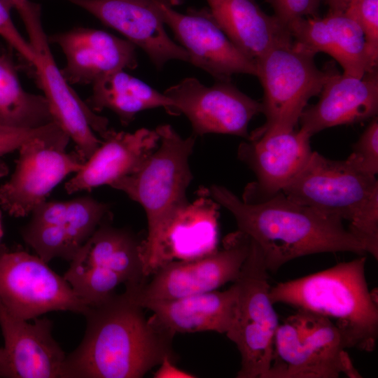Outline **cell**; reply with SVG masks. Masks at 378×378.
I'll list each match as a JSON object with an SVG mask.
<instances>
[{"label": "cell", "instance_id": "obj_1", "mask_svg": "<svg viewBox=\"0 0 378 378\" xmlns=\"http://www.w3.org/2000/svg\"><path fill=\"white\" fill-rule=\"evenodd\" d=\"M126 293L89 307L84 337L66 356L62 378H140L167 357L174 335L146 318Z\"/></svg>", "mask_w": 378, "mask_h": 378}, {"label": "cell", "instance_id": "obj_2", "mask_svg": "<svg viewBox=\"0 0 378 378\" xmlns=\"http://www.w3.org/2000/svg\"><path fill=\"white\" fill-rule=\"evenodd\" d=\"M204 190L232 214L238 230L258 247L268 272H276L290 260L310 254L366 253L342 219L296 203L282 192L246 202L222 186Z\"/></svg>", "mask_w": 378, "mask_h": 378}, {"label": "cell", "instance_id": "obj_3", "mask_svg": "<svg viewBox=\"0 0 378 378\" xmlns=\"http://www.w3.org/2000/svg\"><path fill=\"white\" fill-rule=\"evenodd\" d=\"M360 256L325 270L271 287L273 304L282 303L330 320L348 348L372 351L378 337V304Z\"/></svg>", "mask_w": 378, "mask_h": 378}, {"label": "cell", "instance_id": "obj_4", "mask_svg": "<svg viewBox=\"0 0 378 378\" xmlns=\"http://www.w3.org/2000/svg\"><path fill=\"white\" fill-rule=\"evenodd\" d=\"M155 130L160 136L156 149L136 171L110 186L139 203L146 213L148 232L141 251L143 272L169 224L188 204L186 191L193 179L189 159L196 136L183 138L167 124Z\"/></svg>", "mask_w": 378, "mask_h": 378}, {"label": "cell", "instance_id": "obj_5", "mask_svg": "<svg viewBox=\"0 0 378 378\" xmlns=\"http://www.w3.org/2000/svg\"><path fill=\"white\" fill-rule=\"evenodd\" d=\"M314 55L294 41L275 47L255 60L262 90V126L248 139L262 134L294 130L309 100L318 96L335 69L328 64L319 69Z\"/></svg>", "mask_w": 378, "mask_h": 378}, {"label": "cell", "instance_id": "obj_6", "mask_svg": "<svg viewBox=\"0 0 378 378\" xmlns=\"http://www.w3.org/2000/svg\"><path fill=\"white\" fill-rule=\"evenodd\" d=\"M344 338L328 318L303 311L277 328L266 378H360Z\"/></svg>", "mask_w": 378, "mask_h": 378}, {"label": "cell", "instance_id": "obj_7", "mask_svg": "<svg viewBox=\"0 0 378 378\" xmlns=\"http://www.w3.org/2000/svg\"><path fill=\"white\" fill-rule=\"evenodd\" d=\"M105 219L70 261L63 276L88 306L103 302L120 284L137 287L146 281L141 251L143 240Z\"/></svg>", "mask_w": 378, "mask_h": 378}, {"label": "cell", "instance_id": "obj_8", "mask_svg": "<svg viewBox=\"0 0 378 378\" xmlns=\"http://www.w3.org/2000/svg\"><path fill=\"white\" fill-rule=\"evenodd\" d=\"M249 253L234 281L238 312L226 336L241 356L238 378H266L270 368L279 318L270 296L268 271L258 247L250 239Z\"/></svg>", "mask_w": 378, "mask_h": 378}, {"label": "cell", "instance_id": "obj_9", "mask_svg": "<svg viewBox=\"0 0 378 378\" xmlns=\"http://www.w3.org/2000/svg\"><path fill=\"white\" fill-rule=\"evenodd\" d=\"M0 301L14 316L29 321L52 311L85 315L89 309L41 258L4 245L0 246Z\"/></svg>", "mask_w": 378, "mask_h": 378}, {"label": "cell", "instance_id": "obj_10", "mask_svg": "<svg viewBox=\"0 0 378 378\" xmlns=\"http://www.w3.org/2000/svg\"><path fill=\"white\" fill-rule=\"evenodd\" d=\"M250 239L237 230L227 234L221 249L195 259L170 262L149 281L125 293L135 302L171 300L217 290L238 277L249 253Z\"/></svg>", "mask_w": 378, "mask_h": 378}, {"label": "cell", "instance_id": "obj_11", "mask_svg": "<svg viewBox=\"0 0 378 378\" xmlns=\"http://www.w3.org/2000/svg\"><path fill=\"white\" fill-rule=\"evenodd\" d=\"M377 192L376 176L357 171L346 160H330L316 151L282 190L290 200L349 223Z\"/></svg>", "mask_w": 378, "mask_h": 378}, {"label": "cell", "instance_id": "obj_12", "mask_svg": "<svg viewBox=\"0 0 378 378\" xmlns=\"http://www.w3.org/2000/svg\"><path fill=\"white\" fill-rule=\"evenodd\" d=\"M164 94L173 103L172 115L183 114L195 136L223 134L249 139L248 125L261 113V102L250 97L230 80H216L211 86L195 78H186Z\"/></svg>", "mask_w": 378, "mask_h": 378}, {"label": "cell", "instance_id": "obj_13", "mask_svg": "<svg viewBox=\"0 0 378 378\" xmlns=\"http://www.w3.org/2000/svg\"><path fill=\"white\" fill-rule=\"evenodd\" d=\"M110 208L91 196L46 200L32 211L21 234L46 262L55 258L71 261L98 226L111 216Z\"/></svg>", "mask_w": 378, "mask_h": 378}, {"label": "cell", "instance_id": "obj_14", "mask_svg": "<svg viewBox=\"0 0 378 378\" xmlns=\"http://www.w3.org/2000/svg\"><path fill=\"white\" fill-rule=\"evenodd\" d=\"M68 142L35 139L23 144L10 178L0 186V205L9 215L24 217L46 200L64 178L78 172L84 161Z\"/></svg>", "mask_w": 378, "mask_h": 378}, {"label": "cell", "instance_id": "obj_15", "mask_svg": "<svg viewBox=\"0 0 378 378\" xmlns=\"http://www.w3.org/2000/svg\"><path fill=\"white\" fill-rule=\"evenodd\" d=\"M164 24L188 55V62L216 80H230L234 74L256 76L255 62L242 53L215 22L209 12L182 13L165 0H155Z\"/></svg>", "mask_w": 378, "mask_h": 378}, {"label": "cell", "instance_id": "obj_16", "mask_svg": "<svg viewBox=\"0 0 378 378\" xmlns=\"http://www.w3.org/2000/svg\"><path fill=\"white\" fill-rule=\"evenodd\" d=\"M48 36L31 44L36 55L32 66L55 121L69 135L76 152L85 162L100 145L108 120L93 111L70 87L50 50Z\"/></svg>", "mask_w": 378, "mask_h": 378}, {"label": "cell", "instance_id": "obj_17", "mask_svg": "<svg viewBox=\"0 0 378 378\" xmlns=\"http://www.w3.org/2000/svg\"><path fill=\"white\" fill-rule=\"evenodd\" d=\"M310 138L300 130H293L265 133L241 143L238 158L256 176L246 186L241 200L257 202L282 192L307 163L312 153Z\"/></svg>", "mask_w": 378, "mask_h": 378}, {"label": "cell", "instance_id": "obj_18", "mask_svg": "<svg viewBox=\"0 0 378 378\" xmlns=\"http://www.w3.org/2000/svg\"><path fill=\"white\" fill-rule=\"evenodd\" d=\"M29 320L12 314L0 301V377L62 378L66 354L52 336L48 318Z\"/></svg>", "mask_w": 378, "mask_h": 378}, {"label": "cell", "instance_id": "obj_19", "mask_svg": "<svg viewBox=\"0 0 378 378\" xmlns=\"http://www.w3.org/2000/svg\"><path fill=\"white\" fill-rule=\"evenodd\" d=\"M90 13L141 48L158 68L188 62L186 51L167 34L155 0H66Z\"/></svg>", "mask_w": 378, "mask_h": 378}, {"label": "cell", "instance_id": "obj_20", "mask_svg": "<svg viewBox=\"0 0 378 378\" xmlns=\"http://www.w3.org/2000/svg\"><path fill=\"white\" fill-rule=\"evenodd\" d=\"M48 38L65 55L66 66L60 70L69 84H92L111 72L138 65L133 43L101 29L75 27Z\"/></svg>", "mask_w": 378, "mask_h": 378}, {"label": "cell", "instance_id": "obj_21", "mask_svg": "<svg viewBox=\"0 0 378 378\" xmlns=\"http://www.w3.org/2000/svg\"><path fill=\"white\" fill-rule=\"evenodd\" d=\"M288 28L295 43L314 55H329L345 75L361 78L377 68L378 57L370 50L362 30L344 13L300 18Z\"/></svg>", "mask_w": 378, "mask_h": 378}, {"label": "cell", "instance_id": "obj_22", "mask_svg": "<svg viewBox=\"0 0 378 378\" xmlns=\"http://www.w3.org/2000/svg\"><path fill=\"white\" fill-rule=\"evenodd\" d=\"M318 95V101L307 106L299 120L300 130L310 137L329 127L372 119L378 112L377 68L361 78L335 69Z\"/></svg>", "mask_w": 378, "mask_h": 378}, {"label": "cell", "instance_id": "obj_23", "mask_svg": "<svg viewBox=\"0 0 378 378\" xmlns=\"http://www.w3.org/2000/svg\"><path fill=\"white\" fill-rule=\"evenodd\" d=\"M102 142L74 177L66 182L69 194L111 186L128 176L156 149L160 136L156 130L140 128L133 132L108 129Z\"/></svg>", "mask_w": 378, "mask_h": 378}, {"label": "cell", "instance_id": "obj_24", "mask_svg": "<svg viewBox=\"0 0 378 378\" xmlns=\"http://www.w3.org/2000/svg\"><path fill=\"white\" fill-rule=\"evenodd\" d=\"M153 314L150 318L172 335L177 332L214 331L225 335L232 328L238 312V290L233 284L227 290L171 300H146L137 303Z\"/></svg>", "mask_w": 378, "mask_h": 378}, {"label": "cell", "instance_id": "obj_25", "mask_svg": "<svg viewBox=\"0 0 378 378\" xmlns=\"http://www.w3.org/2000/svg\"><path fill=\"white\" fill-rule=\"evenodd\" d=\"M219 204L204 188L199 197L176 216L166 230L159 248L144 270L146 278L163 265L207 255L218 249Z\"/></svg>", "mask_w": 378, "mask_h": 378}, {"label": "cell", "instance_id": "obj_26", "mask_svg": "<svg viewBox=\"0 0 378 378\" xmlns=\"http://www.w3.org/2000/svg\"><path fill=\"white\" fill-rule=\"evenodd\" d=\"M215 22L234 46L255 61L293 42L288 28L264 12L255 0H206Z\"/></svg>", "mask_w": 378, "mask_h": 378}, {"label": "cell", "instance_id": "obj_27", "mask_svg": "<svg viewBox=\"0 0 378 378\" xmlns=\"http://www.w3.org/2000/svg\"><path fill=\"white\" fill-rule=\"evenodd\" d=\"M92 85L87 104L96 113L104 109L113 111L122 125H129L139 112L155 108L162 107L172 115L173 103L164 92L125 70L106 74Z\"/></svg>", "mask_w": 378, "mask_h": 378}, {"label": "cell", "instance_id": "obj_28", "mask_svg": "<svg viewBox=\"0 0 378 378\" xmlns=\"http://www.w3.org/2000/svg\"><path fill=\"white\" fill-rule=\"evenodd\" d=\"M55 122L44 95L27 92L12 57L0 53V125L38 128Z\"/></svg>", "mask_w": 378, "mask_h": 378}, {"label": "cell", "instance_id": "obj_29", "mask_svg": "<svg viewBox=\"0 0 378 378\" xmlns=\"http://www.w3.org/2000/svg\"><path fill=\"white\" fill-rule=\"evenodd\" d=\"M35 139H45L69 143V135L56 122L38 128H16L0 125V158L18 150L25 143Z\"/></svg>", "mask_w": 378, "mask_h": 378}, {"label": "cell", "instance_id": "obj_30", "mask_svg": "<svg viewBox=\"0 0 378 378\" xmlns=\"http://www.w3.org/2000/svg\"><path fill=\"white\" fill-rule=\"evenodd\" d=\"M346 161L357 171L376 176L378 173V119L372 118L353 146V150Z\"/></svg>", "mask_w": 378, "mask_h": 378}, {"label": "cell", "instance_id": "obj_31", "mask_svg": "<svg viewBox=\"0 0 378 378\" xmlns=\"http://www.w3.org/2000/svg\"><path fill=\"white\" fill-rule=\"evenodd\" d=\"M344 13L358 25L370 50L378 57V0H351Z\"/></svg>", "mask_w": 378, "mask_h": 378}, {"label": "cell", "instance_id": "obj_32", "mask_svg": "<svg viewBox=\"0 0 378 378\" xmlns=\"http://www.w3.org/2000/svg\"><path fill=\"white\" fill-rule=\"evenodd\" d=\"M11 8L0 1V36L29 65L33 66L36 55L29 41L20 33L10 16Z\"/></svg>", "mask_w": 378, "mask_h": 378}, {"label": "cell", "instance_id": "obj_33", "mask_svg": "<svg viewBox=\"0 0 378 378\" xmlns=\"http://www.w3.org/2000/svg\"><path fill=\"white\" fill-rule=\"evenodd\" d=\"M274 15L285 26L307 17L316 16L321 4L326 0H266Z\"/></svg>", "mask_w": 378, "mask_h": 378}, {"label": "cell", "instance_id": "obj_34", "mask_svg": "<svg viewBox=\"0 0 378 378\" xmlns=\"http://www.w3.org/2000/svg\"><path fill=\"white\" fill-rule=\"evenodd\" d=\"M10 8H15L20 15L27 32L41 27V8L39 4L30 0H0Z\"/></svg>", "mask_w": 378, "mask_h": 378}, {"label": "cell", "instance_id": "obj_35", "mask_svg": "<svg viewBox=\"0 0 378 378\" xmlns=\"http://www.w3.org/2000/svg\"><path fill=\"white\" fill-rule=\"evenodd\" d=\"M174 360L172 358H165L159 365L160 368L155 373L154 377H194L193 374L188 373L176 368L173 363Z\"/></svg>", "mask_w": 378, "mask_h": 378}, {"label": "cell", "instance_id": "obj_36", "mask_svg": "<svg viewBox=\"0 0 378 378\" xmlns=\"http://www.w3.org/2000/svg\"><path fill=\"white\" fill-rule=\"evenodd\" d=\"M328 5V13H342L351 0H326Z\"/></svg>", "mask_w": 378, "mask_h": 378}, {"label": "cell", "instance_id": "obj_37", "mask_svg": "<svg viewBox=\"0 0 378 378\" xmlns=\"http://www.w3.org/2000/svg\"><path fill=\"white\" fill-rule=\"evenodd\" d=\"M8 172L7 165L0 159V178L6 176Z\"/></svg>", "mask_w": 378, "mask_h": 378}, {"label": "cell", "instance_id": "obj_38", "mask_svg": "<svg viewBox=\"0 0 378 378\" xmlns=\"http://www.w3.org/2000/svg\"><path fill=\"white\" fill-rule=\"evenodd\" d=\"M1 234H2V230H1V220H0V237Z\"/></svg>", "mask_w": 378, "mask_h": 378}]
</instances>
